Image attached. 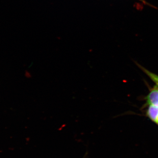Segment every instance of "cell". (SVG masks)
Returning <instances> with one entry per match:
<instances>
[{
  "mask_svg": "<svg viewBox=\"0 0 158 158\" xmlns=\"http://www.w3.org/2000/svg\"><path fill=\"white\" fill-rule=\"evenodd\" d=\"M147 102L149 105L158 107V86L156 85L148 95Z\"/></svg>",
  "mask_w": 158,
  "mask_h": 158,
  "instance_id": "obj_1",
  "label": "cell"
},
{
  "mask_svg": "<svg viewBox=\"0 0 158 158\" xmlns=\"http://www.w3.org/2000/svg\"><path fill=\"white\" fill-rule=\"evenodd\" d=\"M146 114L151 120L158 126V107L149 105Z\"/></svg>",
  "mask_w": 158,
  "mask_h": 158,
  "instance_id": "obj_2",
  "label": "cell"
},
{
  "mask_svg": "<svg viewBox=\"0 0 158 158\" xmlns=\"http://www.w3.org/2000/svg\"><path fill=\"white\" fill-rule=\"evenodd\" d=\"M145 71L146 73H147V74L152 79L153 81H154V82H155L156 84V85L158 86V77L156 75L152 73H151L148 72V71L145 70Z\"/></svg>",
  "mask_w": 158,
  "mask_h": 158,
  "instance_id": "obj_3",
  "label": "cell"
},
{
  "mask_svg": "<svg viewBox=\"0 0 158 158\" xmlns=\"http://www.w3.org/2000/svg\"><path fill=\"white\" fill-rule=\"evenodd\" d=\"M138 1H140V2L144 4V5L149 6L150 7H152V8H155V9H158V8H156L155 6H153L152 4H150L148 2H146L145 0H138Z\"/></svg>",
  "mask_w": 158,
  "mask_h": 158,
  "instance_id": "obj_4",
  "label": "cell"
}]
</instances>
